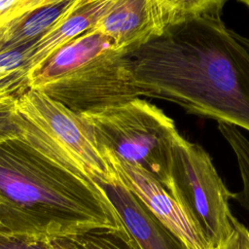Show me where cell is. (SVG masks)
<instances>
[{"mask_svg":"<svg viewBox=\"0 0 249 249\" xmlns=\"http://www.w3.org/2000/svg\"><path fill=\"white\" fill-rule=\"evenodd\" d=\"M129 56L144 96L249 131V52L221 17L170 25Z\"/></svg>","mask_w":249,"mask_h":249,"instance_id":"6da1fadb","label":"cell"},{"mask_svg":"<svg viewBox=\"0 0 249 249\" xmlns=\"http://www.w3.org/2000/svg\"><path fill=\"white\" fill-rule=\"evenodd\" d=\"M105 190L20 137L0 142V231L44 241L124 227Z\"/></svg>","mask_w":249,"mask_h":249,"instance_id":"7a4b0ae2","label":"cell"},{"mask_svg":"<svg viewBox=\"0 0 249 249\" xmlns=\"http://www.w3.org/2000/svg\"><path fill=\"white\" fill-rule=\"evenodd\" d=\"M30 80L31 89L79 115L144 96L129 54L94 29L58 49L30 74Z\"/></svg>","mask_w":249,"mask_h":249,"instance_id":"3957f363","label":"cell"},{"mask_svg":"<svg viewBox=\"0 0 249 249\" xmlns=\"http://www.w3.org/2000/svg\"><path fill=\"white\" fill-rule=\"evenodd\" d=\"M81 116L99 150L141 168L169 192L173 149L181 134L161 109L138 97Z\"/></svg>","mask_w":249,"mask_h":249,"instance_id":"277c9868","label":"cell"},{"mask_svg":"<svg viewBox=\"0 0 249 249\" xmlns=\"http://www.w3.org/2000/svg\"><path fill=\"white\" fill-rule=\"evenodd\" d=\"M19 137L70 171L107 181L110 172L85 119L44 92L29 89L15 104Z\"/></svg>","mask_w":249,"mask_h":249,"instance_id":"5b68a950","label":"cell"},{"mask_svg":"<svg viewBox=\"0 0 249 249\" xmlns=\"http://www.w3.org/2000/svg\"><path fill=\"white\" fill-rule=\"evenodd\" d=\"M170 180L169 193L200 234L214 248L223 244L234 228L229 206L232 193L219 176L210 155L180 135L173 149Z\"/></svg>","mask_w":249,"mask_h":249,"instance_id":"8992f818","label":"cell"},{"mask_svg":"<svg viewBox=\"0 0 249 249\" xmlns=\"http://www.w3.org/2000/svg\"><path fill=\"white\" fill-rule=\"evenodd\" d=\"M110 172L133 192L186 246L187 249H215L196 230L185 210L159 181L141 168L99 150Z\"/></svg>","mask_w":249,"mask_h":249,"instance_id":"52a82bcc","label":"cell"},{"mask_svg":"<svg viewBox=\"0 0 249 249\" xmlns=\"http://www.w3.org/2000/svg\"><path fill=\"white\" fill-rule=\"evenodd\" d=\"M114 43L118 51L130 54L166 29L156 0H111L92 28Z\"/></svg>","mask_w":249,"mask_h":249,"instance_id":"ba28073f","label":"cell"},{"mask_svg":"<svg viewBox=\"0 0 249 249\" xmlns=\"http://www.w3.org/2000/svg\"><path fill=\"white\" fill-rule=\"evenodd\" d=\"M95 181L105 190L123 224L141 249H187L146 204L115 176L107 181Z\"/></svg>","mask_w":249,"mask_h":249,"instance_id":"9c48e42d","label":"cell"},{"mask_svg":"<svg viewBox=\"0 0 249 249\" xmlns=\"http://www.w3.org/2000/svg\"><path fill=\"white\" fill-rule=\"evenodd\" d=\"M111 0H85L72 13L60 19L36 44L28 62L31 74L53 53L73 39L92 29L106 12Z\"/></svg>","mask_w":249,"mask_h":249,"instance_id":"30bf717a","label":"cell"},{"mask_svg":"<svg viewBox=\"0 0 249 249\" xmlns=\"http://www.w3.org/2000/svg\"><path fill=\"white\" fill-rule=\"evenodd\" d=\"M85 0H60L0 26V53L36 44Z\"/></svg>","mask_w":249,"mask_h":249,"instance_id":"8fae6325","label":"cell"},{"mask_svg":"<svg viewBox=\"0 0 249 249\" xmlns=\"http://www.w3.org/2000/svg\"><path fill=\"white\" fill-rule=\"evenodd\" d=\"M46 242L50 249H141L125 226L95 228Z\"/></svg>","mask_w":249,"mask_h":249,"instance_id":"7c38bea8","label":"cell"},{"mask_svg":"<svg viewBox=\"0 0 249 249\" xmlns=\"http://www.w3.org/2000/svg\"><path fill=\"white\" fill-rule=\"evenodd\" d=\"M31 54L32 46L0 53V104L16 103L31 89Z\"/></svg>","mask_w":249,"mask_h":249,"instance_id":"4fadbf2b","label":"cell"},{"mask_svg":"<svg viewBox=\"0 0 249 249\" xmlns=\"http://www.w3.org/2000/svg\"><path fill=\"white\" fill-rule=\"evenodd\" d=\"M166 27L198 17H221L227 0H156Z\"/></svg>","mask_w":249,"mask_h":249,"instance_id":"5bb4252c","label":"cell"},{"mask_svg":"<svg viewBox=\"0 0 249 249\" xmlns=\"http://www.w3.org/2000/svg\"><path fill=\"white\" fill-rule=\"evenodd\" d=\"M218 129L235 154L243 184L242 190L232 193L231 198L249 211V140L233 124L218 123Z\"/></svg>","mask_w":249,"mask_h":249,"instance_id":"9a60e30c","label":"cell"},{"mask_svg":"<svg viewBox=\"0 0 249 249\" xmlns=\"http://www.w3.org/2000/svg\"><path fill=\"white\" fill-rule=\"evenodd\" d=\"M60 0H0V26Z\"/></svg>","mask_w":249,"mask_h":249,"instance_id":"2e32d148","label":"cell"},{"mask_svg":"<svg viewBox=\"0 0 249 249\" xmlns=\"http://www.w3.org/2000/svg\"><path fill=\"white\" fill-rule=\"evenodd\" d=\"M0 249H50L46 240H34L0 231Z\"/></svg>","mask_w":249,"mask_h":249,"instance_id":"e0dca14e","label":"cell"},{"mask_svg":"<svg viewBox=\"0 0 249 249\" xmlns=\"http://www.w3.org/2000/svg\"><path fill=\"white\" fill-rule=\"evenodd\" d=\"M15 104H0V142L19 137V130L14 115Z\"/></svg>","mask_w":249,"mask_h":249,"instance_id":"ac0fdd59","label":"cell"},{"mask_svg":"<svg viewBox=\"0 0 249 249\" xmlns=\"http://www.w3.org/2000/svg\"><path fill=\"white\" fill-rule=\"evenodd\" d=\"M231 235L215 249H249V230L236 218L233 220Z\"/></svg>","mask_w":249,"mask_h":249,"instance_id":"d6986e66","label":"cell"},{"mask_svg":"<svg viewBox=\"0 0 249 249\" xmlns=\"http://www.w3.org/2000/svg\"><path fill=\"white\" fill-rule=\"evenodd\" d=\"M231 34H232V36H233L240 44H242V45L247 49V51L249 52V38H248V37H245V36H243V35H240V34L236 33V32L233 31V30H231Z\"/></svg>","mask_w":249,"mask_h":249,"instance_id":"ffe728a7","label":"cell"},{"mask_svg":"<svg viewBox=\"0 0 249 249\" xmlns=\"http://www.w3.org/2000/svg\"><path fill=\"white\" fill-rule=\"evenodd\" d=\"M238 1L241 2L242 4H244L249 9V0H238Z\"/></svg>","mask_w":249,"mask_h":249,"instance_id":"44dd1931","label":"cell"}]
</instances>
